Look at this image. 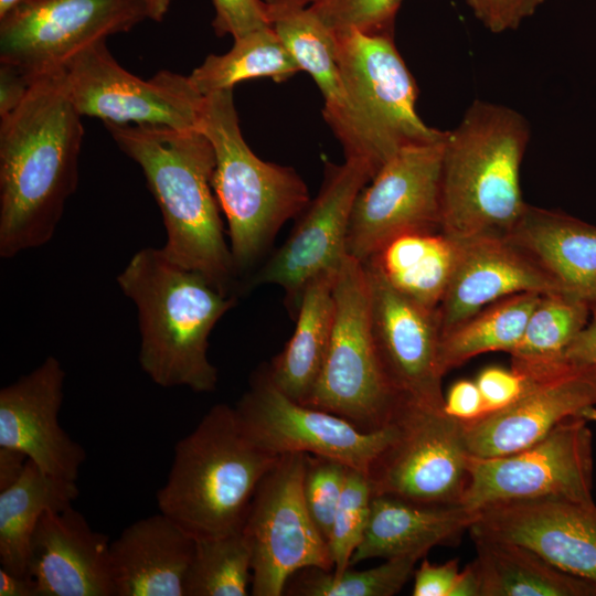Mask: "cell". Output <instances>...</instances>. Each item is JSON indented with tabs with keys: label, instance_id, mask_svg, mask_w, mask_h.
<instances>
[{
	"label": "cell",
	"instance_id": "6da1fadb",
	"mask_svg": "<svg viewBox=\"0 0 596 596\" xmlns=\"http://www.w3.org/2000/svg\"><path fill=\"white\" fill-rule=\"evenodd\" d=\"M81 117L57 71L0 118V257L52 240L77 187Z\"/></svg>",
	"mask_w": 596,
	"mask_h": 596
},
{
	"label": "cell",
	"instance_id": "7a4b0ae2",
	"mask_svg": "<svg viewBox=\"0 0 596 596\" xmlns=\"http://www.w3.org/2000/svg\"><path fill=\"white\" fill-rule=\"evenodd\" d=\"M104 125L143 172L166 227V255L234 296L237 272L212 187L215 155L209 138L199 128Z\"/></svg>",
	"mask_w": 596,
	"mask_h": 596
},
{
	"label": "cell",
	"instance_id": "3957f363",
	"mask_svg": "<svg viewBox=\"0 0 596 596\" xmlns=\"http://www.w3.org/2000/svg\"><path fill=\"white\" fill-rule=\"evenodd\" d=\"M117 283L136 306L139 364L151 381L167 389L214 391L219 373L207 356L209 337L236 297L155 247L136 252Z\"/></svg>",
	"mask_w": 596,
	"mask_h": 596
},
{
	"label": "cell",
	"instance_id": "277c9868",
	"mask_svg": "<svg viewBox=\"0 0 596 596\" xmlns=\"http://www.w3.org/2000/svg\"><path fill=\"white\" fill-rule=\"evenodd\" d=\"M530 140L517 110L475 100L446 131L440 174V230L455 240L508 236L524 214L520 184Z\"/></svg>",
	"mask_w": 596,
	"mask_h": 596
},
{
	"label": "cell",
	"instance_id": "5b68a950",
	"mask_svg": "<svg viewBox=\"0 0 596 596\" xmlns=\"http://www.w3.org/2000/svg\"><path fill=\"white\" fill-rule=\"evenodd\" d=\"M279 456L253 443L234 407L216 404L174 447L159 512L195 540L243 529L254 493Z\"/></svg>",
	"mask_w": 596,
	"mask_h": 596
},
{
	"label": "cell",
	"instance_id": "8992f818",
	"mask_svg": "<svg viewBox=\"0 0 596 596\" xmlns=\"http://www.w3.org/2000/svg\"><path fill=\"white\" fill-rule=\"evenodd\" d=\"M198 128L214 149L212 187L227 221L237 275L265 253L281 226L310 202L307 184L290 167L259 159L245 142L233 89L204 96Z\"/></svg>",
	"mask_w": 596,
	"mask_h": 596
},
{
	"label": "cell",
	"instance_id": "52a82bcc",
	"mask_svg": "<svg viewBox=\"0 0 596 596\" xmlns=\"http://www.w3.org/2000/svg\"><path fill=\"white\" fill-rule=\"evenodd\" d=\"M334 35L356 135L348 160L362 164L373 178L401 148L444 136L418 116V88L394 36L356 31Z\"/></svg>",
	"mask_w": 596,
	"mask_h": 596
},
{
	"label": "cell",
	"instance_id": "ba28073f",
	"mask_svg": "<svg viewBox=\"0 0 596 596\" xmlns=\"http://www.w3.org/2000/svg\"><path fill=\"white\" fill-rule=\"evenodd\" d=\"M334 321L319 377L304 403L364 432L391 425L404 405L389 383L372 333L365 266L348 253L334 281Z\"/></svg>",
	"mask_w": 596,
	"mask_h": 596
},
{
	"label": "cell",
	"instance_id": "9c48e42d",
	"mask_svg": "<svg viewBox=\"0 0 596 596\" xmlns=\"http://www.w3.org/2000/svg\"><path fill=\"white\" fill-rule=\"evenodd\" d=\"M583 416L558 423L546 436L519 451L468 459V480L460 504L478 511L515 500L593 499V434Z\"/></svg>",
	"mask_w": 596,
	"mask_h": 596
},
{
	"label": "cell",
	"instance_id": "30bf717a",
	"mask_svg": "<svg viewBox=\"0 0 596 596\" xmlns=\"http://www.w3.org/2000/svg\"><path fill=\"white\" fill-rule=\"evenodd\" d=\"M305 454L280 455L260 480L243 533L252 550V594L280 596L289 578L307 567L332 571L327 541L302 497Z\"/></svg>",
	"mask_w": 596,
	"mask_h": 596
},
{
	"label": "cell",
	"instance_id": "8fae6325",
	"mask_svg": "<svg viewBox=\"0 0 596 596\" xmlns=\"http://www.w3.org/2000/svg\"><path fill=\"white\" fill-rule=\"evenodd\" d=\"M81 116L103 123L198 128L204 96L189 76L160 71L145 81L123 68L105 40L74 55L61 70Z\"/></svg>",
	"mask_w": 596,
	"mask_h": 596
},
{
	"label": "cell",
	"instance_id": "7c38bea8",
	"mask_svg": "<svg viewBox=\"0 0 596 596\" xmlns=\"http://www.w3.org/2000/svg\"><path fill=\"white\" fill-rule=\"evenodd\" d=\"M234 409L247 437L268 453L323 456L365 473L397 434L395 419L364 432L343 417L291 400L275 386L265 366L253 374Z\"/></svg>",
	"mask_w": 596,
	"mask_h": 596
},
{
	"label": "cell",
	"instance_id": "4fadbf2b",
	"mask_svg": "<svg viewBox=\"0 0 596 596\" xmlns=\"http://www.w3.org/2000/svg\"><path fill=\"white\" fill-rule=\"evenodd\" d=\"M395 438L368 471L373 496L422 504H457L468 480L462 422L444 411L404 404Z\"/></svg>",
	"mask_w": 596,
	"mask_h": 596
},
{
	"label": "cell",
	"instance_id": "5bb4252c",
	"mask_svg": "<svg viewBox=\"0 0 596 596\" xmlns=\"http://www.w3.org/2000/svg\"><path fill=\"white\" fill-rule=\"evenodd\" d=\"M146 18L142 0H23L0 18V62L38 78Z\"/></svg>",
	"mask_w": 596,
	"mask_h": 596
},
{
	"label": "cell",
	"instance_id": "9a60e30c",
	"mask_svg": "<svg viewBox=\"0 0 596 596\" xmlns=\"http://www.w3.org/2000/svg\"><path fill=\"white\" fill-rule=\"evenodd\" d=\"M445 135L401 148L360 191L347 237L350 256L365 263L401 234L440 230Z\"/></svg>",
	"mask_w": 596,
	"mask_h": 596
},
{
	"label": "cell",
	"instance_id": "2e32d148",
	"mask_svg": "<svg viewBox=\"0 0 596 596\" xmlns=\"http://www.w3.org/2000/svg\"><path fill=\"white\" fill-rule=\"evenodd\" d=\"M364 266L373 339L389 383L403 404L444 411L437 309L408 298Z\"/></svg>",
	"mask_w": 596,
	"mask_h": 596
},
{
	"label": "cell",
	"instance_id": "e0dca14e",
	"mask_svg": "<svg viewBox=\"0 0 596 596\" xmlns=\"http://www.w3.org/2000/svg\"><path fill=\"white\" fill-rule=\"evenodd\" d=\"M372 179L360 163L328 162L316 199L307 205L283 246L253 277L252 285L280 286L289 305L298 306L307 283L337 269L347 254L353 204Z\"/></svg>",
	"mask_w": 596,
	"mask_h": 596
},
{
	"label": "cell",
	"instance_id": "ac0fdd59",
	"mask_svg": "<svg viewBox=\"0 0 596 596\" xmlns=\"http://www.w3.org/2000/svg\"><path fill=\"white\" fill-rule=\"evenodd\" d=\"M524 382L523 392L510 405L461 421L469 455L488 458L519 451L542 439L562 421L596 406L593 365L566 360L543 374L524 376Z\"/></svg>",
	"mask_w": 596,
	"mask_h": 596
},
{
	"label": "cell",
	"instance_id": "d6986e66",
	"mask_svg": "<svg viewBox=\"0 0 596 596\" xmlns=\"http://www.w3.org/2000/svg\"><path fill=\"white\" fill-rule=\"evenodd\" d=\"M478 512L471 538L521 544L567 573L596 581L595 502L515 500Z\"/></svg>",
	"mask_w": 596,
	"mask_h": 596
},
{
	"label": "cell",
	"instance_id": "ffe728a7",
	"mask_svg": "<svg viewBox=\"0 0 596 596\" xmlns=\"http://www.w3.org/2000/svg\"><path fill=\"white\" fill-rule=\"evenodd\" d=\"M65 372L55 356L0 390V446L26 454L43 471L76 481L85 449L61 427Z\"/></svg>",
	"mask_w": 596,
	"mask_h": 596
},
{
	"label": "cell",
	"instance_id": "44dd1931",
	"mask_svg": "<svg viewBox=\"0 0 596 596\" xmlns=\"http://www.w3.org/2000/svg\"><path fill=\"white\" fill-rule=\"evenodd\" d=\"M453 275L437 308L440 336L485 307L522 292H561L556 281L507 236L457 240Z\"/></svg>",
	"mask_w": 596,
	"mask_h": 596
},
{
	"label": "cell",
	"instance_id": "7402d4cb",
	"mask_svg": "<svg viewBox=\"0 0 596 596\" xmlns=\"http://www.w3.org/2000/svg\"><path fill=\"white\" fill-rule=\"evenodd\" d=\"M28 574L38 596H115L110 541L72 505L41 517L30 543Z\"/></svg>",
	"mask_w": 596,
	"mask_h": 596
},
{
	"label": "cell",
	"instance_id": "603a6c76",
	"mask_svg": "<svg viewBox=\"0 0 596 596\" xmlns=\"http://www.w3.org/2000/svg\"><path fill=\"white\" fill-rule=\"evenodd\" d=\"M195 539L159 512L110 542L115 596H185Z\"/></svg>",
	"mask_w": 596,
	"mask_h": 596
},
{
	"label": "cell",
	"instance_id": "cb8c5ba5",
	"mask_svg": "<svg viewBox=\"0 0 596 596\" xmlns=\"http://www.w3.org/2000/svg\"><path fill=\"white\" fill-rule=\"evenodd\" d=\"M269 26L300 71L315 81L323 97L322 115L343 151L355 141L354 121L343 87L337 40L313 10L312 0H265Z\"/></svg>",
	"mask_w": 596,
	"mask_h": 596
},
{
	"label": "cell",
	"instance_id": "d4e9b609",
	"mask_svg": "<svg viewBox=\"0 0 596 596\" xmlns=\"http://www.w3.org/2000/svg\"><path fill=\"white\" fill-rule=\"evenodd\" d=\"M478 515L460 503L422 504L373 496L368 526L350 566L371 558L424 557L434 546L459 539Z\"/></svg>",
	"mask_w": 596,
	"mask_h": 596
},
{
	"label": "cell",
	"instance_id": "484cf974",
	"mask_svg": "<svg viewBox=\"0 0 596 596\" xmlns=\"http://www.w3.org/2000/svg\"><path fill=\"white\" fill-rule=\"evenodd\" d=\"M507 237L526 252L564 294L596 306L595 225L528 205Z\"/></svg>",
	"mask_w": 596,
	"mask_h": 596
},
{
	"label": "cell",
	"instance_id": "4316f807",
	"mask_svg": "<svg viewBox=\"0 0 596 596\" xmlns=\"http://www.w3.org/2000/svg\"><path fill=\"white\" fill-rule=\"evenodd\" d=\"M337 269L320 273L307 283L297 306L295 331L284 350L265 366L275 386L301 404L311 393L328 352Z\"/></svg>",
	"mask_w": 596,
	"mask_h": 596
},
{
	"label": "cell",
	"instance_id": "83f0119b",
	"mask_svg": "<svg viewBox=\"0 0 596 596\" xmlns=\"http://www.w3.org/2000/svg\"><path fill=\"white\" fill-rule=\"evenodd\" d=\"M472 541L480 596H596V581L567 573L521 544Z\"/></svg>",
	"mask_w": 596,
	"mask_h": 596
},
{
	"label": "cell",
	"instance_id": "f1b7e54d",
	"mask_svg": "<svg viewBox=\"0 0 596 596\" xmlns=\"http://www.w3.org/2000/svg\"><path fill=\"white\" fill-rule=\"evenodd\" d=\"M457 240L441 230L401 234L382 246L364 264L408 298L437 309L450 281Z\"/></svg>",
	"mask_w": 596,
	"mask_h": 596
},
{
	"label": "cell",
	"instance_id": "f546056e",
	"mask_svg": "<svg viewBox=\"0 0 596 596\" xmlns=\"http://www.w3.org/2000/svg\"><path fill=\"white\" fill-rule=\"evenodd\" d=\"M78 493L76 481L49 475L29 459L21 478L0 491V566L28 574L30 543L41 517L72 505Z\"/></svg>",
	"mask_w": 596,
	"mask_h": 596
},
{
	"label": "cell",
	"instance_id": "4dcf8cb0",
	"mask_svg": "<svg viewBox=\"0 0 596 596\" xmlns=\"http://www.w3.org/2000/svg\"><path fill=\"white\" fill-rule=\"evenodd\" d=\"M539 294L522 292L500 299L441 333L439 365L445 375L482 353H511L520 342Z\"/></svg>",
	"mask_w": 596,
	"mask_h": 596
},
{
	"label": "cell",
	"instance_id": "1f68e13d",
	"mask_svg": "<svg viewBox=\"0 0 596 596\" xmlns=\"http://www.w3.org/2000/svg\"><path fill=\"white\" fill-rule=\"evenodd\" d=\"M592 306L567 294L541 295L523 336L510 353L514 371L538 375L566 361L564 352L587 324Z\"/></svg>",
	"mask_w": 596,
	"mask_h": 596
},
{
	"label": "cell",
	"instance_id": "d6a6232c",
	"mask_svg": "<svg viewBox=\"0 0 596 596\" xmlns=\"http://www.w3.org/2000/svg\"><path fill=\"white\" fill-rule=\"evenodd\" d=\"M299 66L270 26L235 39L232 49L222 55L211 54L189 76L193 87L203 96L233 89L242 81L258 77L284 82Z\"/></svg>",
	"mask_w": 596,
	"mask_h": 596
},
{
	"label": "cell",
	"instance_id": "836d02e7",
	"mask_svg": "<svg viewBox=\"0 0 596 596\" xmlns=\"http://www.w3.org/2000/svg\"><path fill=\"white\" fill-rule=\"evenodd\" d=\"M252 583V550L243 531L195 540L185 596H246Z\"/></svg>",
	"mask_w": 596,
	"mask_h": 596
},
{
	"label": "cell",
	"instance_id": "e575fe53",
	"mask_svg": "<svg viewBox=\"0 0 596 596\" xmlns=\"http://www.w3.org/2000/svg\"><path fill=\"white\" fill-rule=\"evenodd\" d=\"M419 555L411 554L385 560L376 567L334 573L307 567L295 573L285 593L297 596H393L414 574Z\"/></svg>",
	"mask_w": 596,
	"mask_h": 596
},
{
	"label": "cell",
	"instance_id": "d590c367",
	"mask_svg": "<svg viewBox=\"0 0 596 596\" xmlns=\"http://www.w3.org/2000/svg\"><path fill=\"white\" fill-rule=\"evenodd\" d=\"M372 497L368 475L350 468L328 539L332 572L341 573L350 567L368 526Z\"/></svg>",
	"mask_w": 596,
	"mask_h": 596
},
{
	"label": "cell",
	"instance_id": "8d00e7d4",
	"mask_svg": "<svg viewBox=\"0 0 596 596\" xmlns=\"http://www.w3.org/2000/svg\"><path fill=\"white\" fill-rule=\"evenodd\" d=\"M349 469L339 460L305 454L302 497L311 520L327 543Z\"/></svg>",
	"mask_w": 596,
	"mask_h": 596
},
{
	"label": "cell",
	"instance_id": "74e56055",
	"mask_svg": "<svg viewBox=\"0 0 596 596\" xmlns=\"http://www.w3.org/2000/svg\"><path fill=\"white\" fill-rule=\"evenodd\" d=\"M403 0H312V8L334 33L356 31L368 35L394 36Z\"/></svg>",
	"mask_w": 596,
	"mask_h": 596
},
{
	"label": "cell",
	"instance_id": "f35d334b",
	"mask_svg": "<svg viewBox=\"0 0 596 596\" xmlns=\"http://www.w3.org/2000/svg\"><path fill=\"white\" fill-rule=\"evenodd\" d=\"M215 8L213 28L217 35L233 39L269 26L266 2L262 0H212Z\"/></svg>",
	"mask_w": 596,
	"mask_h": 596
},
{
	"label": "cell",
	"instance_id": "ab89813d",
	"mask_svg": "<svg viewBox=\"0 0 596 596\" xmlns=\"http://www.w3.org/2000/svg\"><path fill=\"white\" fill-rule=\"evenodd\" d=\"M475 17L492 33L515 30L546 0H465Z\"/></svg>",
	"mask_w": 596,
	"mask_h": 596
},
{
	"label": "cell",
	"instance_id": "60d3db41",
	"mask_svg": "<svg viewBox=\"0 0 596 596\" xmlns=\"http://www.w3.org/2000/svg\"><path fill=\"white\" fill-rule=\"evenodd\" d=\"M483 400L486 414L513 403L524 390V376L513 369H483L475 381ZM485 414V415H486Z\"/></svg>",
	"mask_w": 596,
	"mask_h": 596
},
{
	"label": "cell",
	"instance_id": "b9f144b4",
	"mask_svg": "<svg viewBox=\"0 0 596 596\" xmlns=\"http://www.w3.org/2000/svg\"><path fill=\"white\" fill-rule=\"evenodd\" d=\"M459 560L444 564H432L423 560L414 571L413 596H450L459 575Z\"/></svg>",
	"mask_w": 596,
	"mask_h": 596
},
{
	"label": "cell",
	"instance_id": "7bdbcfd3",
	"mask_svg": "<svg viewBox=\"0 0 596 596\" xmlns=\"http://www.w3.org/2000/svg\"><path fill=\"white\" fill-rule=\"evenodd\" d=\"M444 412L462 422L483 416L486 408L476 382L469 380L456 382L445 396Z\"/></svg>",
	"mask_w": 596,
	"mask_h": 596
},
{
	"label": "cell",
	"instance_id": "ee69618b",
	"mask_svg": "<svg viewBox=\"0 0 596 596\" xmlns=\"http://www.w3.org/2000/svg\"><path fill=\"white\" fill-rule=\"evenodd\" d=\"M35 81L17 65L0 62V118L22 103Z\"/></svg>",
	"mask_w": 596,
	"mask_h": 596
},
{
	"label": "cell",
	"instance_id": "f6af8a7d",
	"mask_svg": "<svg viewBox=\"0 0 596 596\" xmlns=\"http://www.w3.org/2000/svg\"><path fill=\"white\" fill-rule=\"evenodd\" d=\"M568 361L596 368V307L584 329L574 338L564 352Z\"/></svg>",
	"mask_w": 596,
	"mask_h": 596
},
{
	"label": "cell",
	"instance_id": "bcb514c9",
	"mask_svg": "<svg viewBox=\"0 0 596 596\" xmlns=\"http://www.w3.org/2000/svg\"><path fill=\"white\" fill-rule=\"evenodd\" d=\"M29 457L23 451L0 446V491L14 485L23 475Z\"/></svg>",
	"mask_w": 596,
	"mask_h": 596
},
{
	"label": "cell",
	"instance_id": "7dc6e473",
	"mask_svg": "<svg viewBox=\"0 0 596 596\" xmlns=\"http://www.w3.org/2000/svg\"><path fill=\"white\" fill-rule=\"evenodd\" d=\"M0 596H38V590L30 575L12 573L0 566Z\"/></svg>",
	"mask_w": 596,
	"mask_h": 596
},
{
	"label": "cell",
	"instance_id": "c3c4849f",
	"mask_svg": "<svg viewBox=\"0 0 596 596\" xmlns=\"http://www.w3.org/2000/svg\"><path fill=\"white\" fill-rule=\"evenodd\" d=\"M450 596H480L479 578L471 562L459 572Z\"/></svg>",
	"mask_w": 596,
	"mask_h": 596
},
{
	"label": "cell",
	"instance_id": "681fc988",
	"mask_svg": "<svg viewBox=\"0 0 596 596\" xmlns=\"http://www.w3.org/2000/svg\"><path fill=\"white\" fill-rule=\"evenodd\" d=\"M147 18L160 22L168 11V8L172 0H142Z\"/></svg>",
	"mask_w": 596,
	"mask_h": 596
},
{
	"label": "cell",
	"instance_id": "f907efd6",
	"mask_svg": "<svg viewBox=\"0 0 596 596\" xmlns=\"http://www.w3.org/2000/svg\"><path fill=\"white\" fill-rule=\"evenodd\" d=\"M22 1L23 0H0V18L4 17L10 10Z\"/></svg>",
	"mask_w": 596,
	"mask_h": 596
},
{
	"label": "cell",
	"instance_id": "816d5d0a",
	"mask_svg": "<svg viewBox=\"0 0 596 596\" xmlns=\"http://www.w3.org/2000/svg\"><path fill=\"white\" fill-rule=\"evenodd\" d=\"M579 416H583L588 422H595L596 423V406H590L582 411Z\"/></svg>",
	"mask_w": 596,
	"mask_h": 596
},
{
	"label": "cell",
	"instance_id": "f5cc1de1",
	"mask_svg": "<svg viewBox=\"0 0 596 596\" xmlns=\"http://www.w3.org/2000/svg\"><path fill=\"white\" fill-rule=\"evenodd\" d=\"M596 307V306H595Z\"/></svg>",
	"mask_w": 596,
	"mask_h": 596
}]
</instances>
